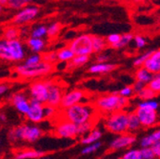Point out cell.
Instances as JSON below:
<instances>
[{
    "label": "cell",
    "instance_id": "52a82bcc",
    "mask_svg": "<svg viewBox=\"0 0 160 159\" xmlns=\"http://www.w3.org/2000/svg\"><path fill=\"white\" fill-rule=\"evenodd\" d=\"M51 81H34L30 86V95L33 100H36L42 104H47L49 87Z\"/></svg>",
    "mask_w": 160,
    "mask_h": 159
},
{
    "label": "cell",
    "instance_id": "f35d334b",
    "mask_svg": "<svg viewBox=\"0 0 160 159\" xmlns=\"http://www.w3.org/2000/svg\"><path fill=\"white\" fill-rule=\"evenodd\" d=\"M123 159H142V154H141V151L138 149H132L127 151L123 156Z\"/></svg>",
    "mask_w": 160,
    "mask_h": 159
},
{
    "label": "cell",
    "instance_id": "7a4b0ae2",
    "mask_svg": "<svg viewBox=\"0 0 160 159\" xmlns=\"http://www.w3.org/2000/svg\"><path fill=\"white\" fill-rule=\"evenodd\" d=\"M129 104V99L122 97L118 92L99 96L94 101V108L104 113H112L119 111H124Z\"/></svg>",
    "mask_w": 160,
    "mask_h": 159
},
{
    "label": "cell",
    "instance_id": "484cf974",
    "mask_svg": "<svg viewBox=\"0 0 160 159\" xmlns=\"http://www.w3.org/2000/svg\"><path fill=\"white\" fill-rule=\"evenodd\" d=\"M92 40L93 52L100 53L102 51L105 50L106 45H107V41L105 38L101 36H97V35H92Z\"/></svg>",
    "mask_w": 160,
    "mask_h": 159
},
{
    "label": "cell",
    "instance_id": "6da1fadb",
    "mask_svg": "<svg viewBox=\"0 0 160 159\" xmlns=\"http://www.w3.org/2000/svg\"><path fill=\"white\" fill-rule=\"evenodd\" d=\"M62 112V115L64 117L63 119L77 126H80L88 122H92L93 120L96 109L91 104L79 103Z\"/></svg>",
    "mask_w": 160,
    "mask_h": 159
},
{
    "label": "cell",
    "instance_id": "9c48e42d",
    "mask_svg": "<svg viewBox=\"0 0 160 159\" xmlns=\"http://www.w3.org/2000/svg\"><path fill=\"white\" fill-rule=\"evenodd\" d=\"M84 98H85V92L80 89H74L70 92H67L63 95L61 105H60L59 109H61L62 111L67 110L74 105L81 103V101Z\"/></svg>",
    "mask_w": 160,
    "mask_h": 159
},
{
    "label": "cell",
    "instance_id": "8fae6325",
    "mask_svg": "<svg viewBox=\"0 0 160 159\" xmlns=\"http://www.w3.org/2000/svg\"><path fill=\"white\" fill-rule=\"evenodd\" d=\"M136 142V136L133 133L126 132L113 138L110 143V148L113 151L130 148Z\"/></svg>",
    "mask_w": 160,
    "mask_h": 159
},
{
    "label": "cell",
    "instance_id": "7402d4cb",
    "mask_svg": "<svg viewBox=\"0 0 160 159\" xmlns=\"http://www.w3.org/2000/svg\"><path fill=\"white\" fill-rule=\"evenodd\" d=\"M102 137V132L99 129H93L90 133L81 138V143L83 145H92L96 142H99L100 138Z\"/></svg>",
    "mask_w": 160,
    "mask_h": 159
},
{
    "label": "cell",
    "instance_id": "603a6c76",
    "mask_svg": "<svg viewBox=\"0 0 160 159\" xmlns=\"http://www.w3.org/2000/svg\"><path fill=\"white\" fill-rule=\"evenodd\" d=\"M134 74H135L136 81L141 82V83H143L145 85H148L152 81V79L153 78V74L152 72H150L144 67L137 69Z\"/></svg>",
    "mask_w": 160,
    "mask_h": 159
},
{
    "label": "cell",
    "instance_id": "83f0119b",
    "mask_svg": "<svg viewBox=\"0 0 160 159\" xmlns=\"http://www.w3.org/2000/svg\"><path fill=\"white\" fill-rule=\"evenodd\" d=\"M20 31L19 29L12 25L10 27H7L4 31V40L6 41H12V40H15V39H18Z\"/></svg>",
    "mask_w": 160,
    "mask_h": 159
},
{
    "label": "cell",
    "instance_id": "ffe728a7",
    "mask_svg": "<svg viewBox=\"0 0 160 159\" xmlns=\"http://www.w3.org/2000/svg\"><path fill=\"white\" fill-rule=\"evenodd\" d=\"M27 46L34 53H40V52H41L45 49L46 42H45L44 39L30 37L28 40H27Z\"/></svg>",
    "mask_w": 160,
    "mask_h": 159
},
{
    "label": "cell",
    "instance_id": "db71d44e",
    "mask_svg": "<svg viewBox=\"0 0 160 159\" xmlns=\"http://www.w3.org/2000/svg\"><path fill=\"white\" fill-rule=\"evenodd\" d=\"M8 1H9V0H0V5H1V6H7L8 5Z\"/></svg>",
    "mask_w": 160,
    "mask_h": 159
},
{
    "label": "cell",
    "instance_id": "30bf717a",
    "mask_svg": "<svg viewBox=\"0 0 160 159\" xmlns=\"http://www.w3.org/2000/svg\"><path fill=\"white\" fill-rule=\"evenodd\" d=\"M55 134L62 138H74L78 134V126L62 119L55 127Z\"/></svg>",
    "mask_w": 160,
    "mask_h": 159
},
{
    "label": "cell",
    "instance_id": "5bb4252c",
    "mask_svg": "<svg viewBox=\"0 0 160 159\" xmlns=\"http://www.w3.org/2000/svg\"><path fill=\"white\" fill-rule=\"evenodd\" d=\"M139 119L140 123L143 127H152L157 122V112L156 111L137 108L134 112Z\"/></svg>",
    "mask_w": 160,
    "mask_h": 159
},
{
    "label": "cell",
    "instance_id": "9f6ffc18",
    "mask_svg": "<svg viewBox=\"0 0 160 159\" xmlns=\"http://www.w3.org/2000/svg\"><path fill=\"white\" fill-rule=\"evenodd\" d=\"M2 145H3V140H2V138L0 137V148L2 147Z\"/></svg>",
    "mask_w": 160,
    "mask_h": 159
},
{
    "label": "cell",
    "instance_id": "4fadbf2b",
    "mask_svg": "<svg viewBox=\"0 0 160 159\" xmlns=\"http://www.w3.org/2000/svg\"><path fill=\"white\" fill-rule=\"evenodd\" d=\"M10 101L21 114H24V115L28 114L30 108H31V104H30V100L28 99L27 95L24 92H19L13 93L10 97Z\"/></svg>",
    "mask_w": 160,
    "mask_h": 159
},
{
    "label": "cell",
    "instance_id": "44dd1931",
    "mask_svg": "<svg viewBox=\"0 0 160 159\" xmlns=\"http://www.w3.org/2000/svg\"><path fill=\"white\" fill-rule=\"evenodd\" d=\"M45 155V152L38 150H25L14 155V159H38Z\"/></svg>",
    "mask_w": 160,
    "mask_h": 159
},
{
    "label": "cell",
    "instance_id": "9a60e30c",
    "mask_svg": "<svg viewBox=\"0 0 160 159\" xmlns=\"http://www.w3.org/2000/svg\"><path fill=\"white\" fill-rule=\"evenodd\" d=\"M63 95H64V92L61 87L53 82H50L47 105H50L55 108H60Z\"/></svg>",
    "mask_w": 160,
    "mask_h": 159
},
{
    "label": "cell",
    "instance_id": "d590c367",
    "mask_svg": "<svg viewBox=\"0 0 160 159\" xmlns=\"http://www.w3.org/2000/svg\"><path fill=\"white\" fill-rule=\"evenodd\" d=\"M156 94L147 86L145 89H143L140 92L137 93V96L141 99L142 101H147V100H152L153 97L155 96Z\"/></svg>",
    "mask_w": 160,
    "mask_h": 159
},
{
    "label": "cell",
    "instance_id": "7bdbcfd3",
    "mask_svg": "<svg viewBox=\"0 0 160 159\" xmlns=\"http://www.w3.org/2000/svg\"><path fill=\"white\" fill-rule=\"evenodd\" d=\"M102 143L101 142H96L94 144H92V145H88L87 147H85L82 151V154H91V153H93L95 152L96 151H98L101 147Z\"/></svg>",
    "mask_w": 160,
    "mask_h": 159
},
{
    "label": "cell",
    "instance_id": "836d02e7",
    "mask_svg": "<svg viewBox=\"0 0 160 159\" xmlns=\"http://www.w3.org/2000/svg\"><path fill=\"white\" fill-rule=\"evenodd\" d=\"M133 37H134V35H132L130 32L122 34L121 40H120V42L117 45H115L113 48L114 49H123V48H125L126 46H128L133 40Z\"/></svg>",
    "mask_w": 160,
    "mask_h": 159
},
{
    "label": "cell",
    "instance_id": "ab89813d",
    "mask_svg": "<svg viewBox=\"0 0 160 159\" xmlns=\"http://www.w3.org/2000/svg\"><path fill=\"white\" fill-rule=\"evenodd\" d=\"M93 130V123L92 122H88L85 124H82L78 126V134L79 135H87Z\"/></svg>",
    "mask_w": 160,
    "mask_h": 159
},
{
    "label": "cell",
    "instance_id": "7dc6e473",
    "mask_svg": "<svg viewBox=\"0 0 160 159\" xmlns=\"http://www.w3.org/2000/svg\"><path fill=\"white\" fill-rule=\"evenodd\" d=\"M142 159H155V154L152 148H142L141 150Z\"/></svg>",
    "mask_w": 160,
    "mask_h": 159
},
{
    "label": "cell",
    "instance_id": "f907efd6",
    "mask_svg": "<svg viewBox=\"0 0 160 159\" xmlns=\"http://www.w3.org/2000/svg\"><path fill=\"white\" fill-rule=\"evenodd\" d=\"M154 154H155V157L156 158H160V141L156 142L152 147Z\"/></svg>",
    "mask_w": 160,
    "mask_h": 159
},
{
    "label": "cell",
    "instance_id": "8992f818",
    "mask_svg": "<svg viewBox=\"0 0 160 159\" xmlns=\"http://www.w3.org/2000/svg\"><path fill=\"white\" fill-rule=\"evenodd\" d=\"M70 49L75 55H86L90 56L93 52L92 35L80 34L73 38L69 44Z\"/></svg>",
    "mask_w": 160,
    "mask_h": 159
},
{
    "label": "cell",
    "instance_id": "1f68e13d",
    "mask_svg": "<svg viewBox=\"0 0 160 159\" xmlns=\"http://www.w3.org/2000/svg\"><path fill=\"white\" fill-rule=\"evenodd\" d=\"M29 4H30V1H28V0H9L7 6L11 9L21 11L22 9L29 6Z\"/></svg>",
    "mask_w": 160,
    "mask_h": 159
},
{
    "label": "cell",
    "instance_id": "f5cc1de1",
    "mask_svg": "<svg viewBox=\"0 0 160 159\" xmlns=\"http://www.w3.org/2000/svg\"><path fill=\"white\" fill-rule=\"evenodd\" d=\"M0 121L1 122H6L7 121V114L4 112H0Z\"/></svg>",
    "mask_w": 160,
    "mask_h": 159
},
{
    "label": "cell",
    "instance_id": "74e56055",
    "mask_svg": "<svg viewBox=\"0 0 160 159\" xmlns=\"http://www.w3.org/2000/svg\"><path fill=\"white\" fill-rule=\"evenodd\" d=\"M159 107V103L152 99V100H147V101H141L138 104L137 108H141V109H148V110H152L156 111Z\"/></svg>",
    "mask_w": 160,
    "mask_h": 159
},
{
    "label": "cell",
    "instance_id": "60d3db41",
    "mask_svg": "<svg viewBox=\"0 0 160 159\" xmlns=\"http://www.w3.org/2000/svg\"><path fill=\"white\" fill-rule=\"evenodd\" d=\"M121 36L122 34H119V33H112L110 35H108L106 41H107V44H109L110 46H112V48L117 45L120 40H121Z\"/></svg>",
    "mask_w": 160,
    "mask_h": 159
},
{
    "label": "cell",
    "instance_id": "3957f363",
    "mask_svg": "<svg viewBox=\"0 0 160 159\" xmlns=\"http://www.w3.org/2000/svg\"><path fill=\"white\" fill-rule=\"evenodd\" d=\"M42 130L36 125L23 124L18 127L12 128L8 132V140L12 143L19 140H25L28 142H34L42 136Z\"/></svg>",
    "mask_w": 160,
    "mask_h": 159
},
{
    "label": "cell",
    "instance_id": "6f0895ef",
    "mask_svg": "<svg viewBox=\"0 0 160 159\" xmlns=\"http://www.w3.org/2000/svg\"><path fill=\"white\" fill-rule=\"evenodd\" d=\"M3 11V6H1V5H0V12H1Z\"/></svg>",
    "mask_w": 160,
    "mask_h": 159
},
{
    "label": "cell",
    "instance_id": "f546056e",
    "mask_svg": "<svg viewBox=\"0 0 160 159\" xmlns=\"http://www.w3.org/2000/svg\"><path fill=\"white\" fill-rule=\"evenodd\" d=\"M48 33V27L45 25H39L32 30L31 32V37L32 38H39L43 39L44 36H46Z\"/></svg>",
    "mask_w": 160,
    "mask_h": 159
},
{
    "label": "cell",
    "instance_id": "11a10c76",
    "mask_svg": "<svg viewBox=\"0 0 160 159\" xmlns=\"http://www.w3.org/2000/svg\"><path fill=\"white\" fill-rule=\"evenodd\" d=\"M38 159H51V157H50V156H46V155H44V156L40 157V158H38Z\"/></svg>",
    "mask_w": 160,
    "mask_h": 159
},
{
    "label": "cell",
    "instance_id": "f1b7e54d",
    "mask_svg": "<svg viewBox=\"0 0 160 159\" xmlns=\"http://www.w3.org/2000/svg\"><path fill=\"white\" fill-rule=\"evenodd\" d=\"M43 61V56L40 53H32L31 55H29L24 61V65L25 66H35L38 65L39 63H41Z\"/></svg>",
    "mask_w": 160,
    "mask_h": 159
},
{
    "label": "cell",
    "instance_id": "277c9868",
    "mask_svg": "<svg viewBox=\"0 0 160 159\" xmlns=\"http://www.w3.org/2000/svg\"><path fill=\"white\" fill-rule=\"evenodd\" d=\"M129 113L125 111H119L109 114L105 120L106 129L114 134H123L128 132Z\"/></svg>",
    "mask_w": 160,
    "mask_h": 159
},
{
    "label": "cell",
    "instance_id": "c3c4849f",
    "mask_svg": "<svg viewBox=\"0 0 160 159\" xmlns=\"http://www.w3.org/2000/svg\"><path fill=\"white\" fill-rule=\"evenodd\" d=\"M109 59H110V55L106 52H100V53H98V55L96 57L97 63H107Z\"/></svg>",
    "mask_w": 160,
    "mask_h": 159
},
{
    "label": "cell",
    "instance_id": "7c38bea8",
    "mask_svg": "<svg viewBox=\"0 0 160 159\" xmlns=\"http://www.w3.org/2000/svg\"><path fill=\"white\" fill-rule=\"evenodd\" d=\"M30 104L31 108L26 115L27 119L32 123H40L44 120L45 114H44V105L36 100L30 98Z\"/></svg>",
    "mask_w": 160,
    "mask_h": 159
},
{
    "label": "cell",
    "instance_id": "f6af8a7d",
    "mask_svg": "<svg viewBox=\"0 0 160 159\" xmlns=\"http://www.w3.org/2000/svg\"><path fill=\"white\" fill-rule=\"evenodd\" d=\"M57 60H58V58H57V52H50L43 55V61L48 62L52 65Z\"/></svg>",
    "mask_w": 160,
    "mask_h": 159
},
{
    "label": "cell",
    "instance_id": "cb8c5ba5",
    "mask_svg": "<svg viewBox=\"0 0 160 159\" xmlns=\"http://www.w3.org/2000/svg\"><path fill=\"white\" fill-rule=\"evenodd\" d=\"M56 52H57L58 61H60V62H71L75 56L74 52L70 49L69 46L60 49Z\"/></svg>",
    "mask_w": 160,
    "mask_h": 159
},
{
    "label": "cell",
    "instance_id": "b9f144b4",
    "mask_svg": "<svg viewBox=\"0 0 160 159\" xmlns=\"http://www.w3.org/2000/svg\"><path fill=\"white\" fill-rule=\"evenodd\" d=\"M58 113V108L50 106V105H45L44 106V114H45V118L51 119L53 118L56 114Z\"/></svg>",
    "mask_w": 160,
    "mask_h": 159
},
{
    "label": "cell",
    "instance_id": "2e32d148",
    "mask_svg": "<svg viewBox=\"0 0 160 159\" xmlns=\"http://www.w3.org/2000/svg\"><path fill=\"white\" fill-rule=\"evenodd\" d=\"M8 44L11 50L12 61L18 62V61L24 60L26 52H25V48H24V44L22 43V41L19 40V39H15V40L8 41Z\"/></svg>",
    "mask_w": 160,
    "mask_h": 159
},
{
    "label": "cell",
    "instance_id": "d6986e66",
    "mask_svg": "<svg viewBox=\"0 0 160 159\" xmlns=\"http://www.w3.org/2000/svg\"><path fill=\"white\" fill-rule=\"evenodd\" d=\"M158 141H160V129L142 137L140 140V145L142 148H152Z\"/></svg>",
    "mask_w": 160,
    "mask_h": 159
},
{
    "label": "cell",
    "instance_id": "4316f807",
    "mask_svg": "<svg viewBox=\"0 0 160 159\" xmlns=\"http://www.w3.org/2000/svg\"><path fill=\"white\" fill-rule=\"evenodd\" d=\"M0 59L5 61H12V57L11 53V50L6 40H0Z\"/></svg>",
    "mask_w": 160,
    "mask_h": 159
},
{
    "label": "cell",
    "instance_id": "5b68a950",
    "mask_svg": "<svg viewBox=\"0 0 160 159\" xmlns=\"http://www.w3.org/2000/svg\"><path fill=\"white\" fill-rule=\"evenodd\" d=\"M53 70V66L48 62L42 61L38 65L35 66H25L24 64L18 65L15 68V72L18 75L22 76L24 78H35L44 76L52 72Z\"/></svg>",
    "mask_w": 160,
    "mask_h": 159
},
{
    "label": "cell",
    "instance_id": "ac0fdd59",
    "mask_svg": "<svg viewBox=\"0 0 160 159\" xmlns=\"http://www.w3.org/2000/svg\"><path fill=\"white\" fill-rule=\"evenodd\" d=\"M117 68V65L112 63H95L89 68V72L93 74L111 72Z\"/></svg>",
    "mask_w": 160,
    "mask_h": 159
},
{
    "label": "cell",
    "instance_id": "681fc988",
    "mask_svg": "<svg viewBox=\"0 0 160 159\" xmlns=\"http://www.w3.org/2000/svg\"><path fill=\"white\" fill-rule=\"evenodd\" d=\"M147 87V85H145V84H143V83H141V82H138V81H136L134 84H133V86H132V88H133V91H134V92L137 94L138 92H141L143 89H145Z\"/></svg>",
    "mask_w": 160,
    "mask_h": 159
},
{
    "label": "cell",
    "instance_id": "816d5d0a",
    "mask_svg": "<svg viewBox=\"0 0 160 159\" xmlns=\"http://www.w3.org/2000/svg\"><path fill=\"white\" fill-rule=\"evenodd\" d=\"M8 90H9V86H7L5 84H0V96L4 94Z\"/></svg>",
    "mask_w": 160,
    "mask_h": 159
},
{
    "label": "cell",
    "instance_id": "4dcf8cb0",
    "mask_svg": "<svg viewBox=\"0 0 160 159\" xmlns=\"http://www.w3.org/2000/svg\"><path fill=\"white\" fill-rule=\"evenodd\" d=\"M153 51H148L145 53H142L141 55L137 56L134 60H133V66L136 67L137 69L144 67V64L146 63V61L149 59V57L151 56V54L152 53Z\"/></svg>",
    "mask_w": 160,
    "mask_h": 159
},
{
    "label": "cell",
    "instance_id": "bcb514c9",
    "mask_svg": "<svg viewBox=\"0 0 160 159\" xmlns=\"http://www.w3.org/2000/svg\"><path fill=\"white\" fill-rule=\"evenodd\" d=\"M134 93V91H133V88L131 87V86H126L124 88H122L121 90H120L118 92V94L120 96H122V97H125V98H128L131 97L132 94Z\"/></svg>",
    "mask_w": 160,
    "mask_h": 159
},
{
    "label": "cell",
    "instance_id": "d4e9b609",
    "mask_svg": "<svg viewBox=\"0 0 160 159\" xmlns=\"http://www.w3.org/2000/svg\"><path fill=\"white\" fill-rule=\"evenodd\" d=\"M140 127H142V125L140 123L136 113L134 112H130L129 118H128V132L133 133L134 132L138 131Z\"/></svg>",
    "mask_w": 160,
    "mask_h": 159
},
{
    "label": "cell",
    "instance_id": "d6a6232c",
    "mask_svg": "<svg viewBox=\"0 0 160 159\" xmlns=\"http://www.w3.org/2000/svg\"><path fill=\"white\" fill-rule=\"evenodd\" d=\"M90 60V56L86 55H75L74 58L70 62L71 67H81L87 64Z\"/></svg>",
    "mask_w": 160,
    "mask_h": 159
},
{
    "label": "cell",
    "instance_id": "ba28073f",
    "mask_svg": "<svg viewBox=\"0 0 160 159\" xmlns=\"http://www.w3.org/2000/svg\"><path fill=\"white\" fill-rule=\"evenodd\" d=\"M39 13V9L38 7L34 5L27 6L26 8L19 11L13 17H12V25L14 26H21L25 25L31 21L38 15Z\"/></svg>",
    "mask_w": 160,
    "mask_h": 159
},
{
    "label": "cell",
    "instance_id": "ee69618b",
    "mask_svg": "<svg viewBox=\"0 0 160 159\" xmlns=\"http://www.w3.org/2000/svg\"><path fill=\"white\" fill-rule=\"evenodd\" d=\"M133 41H134V45H135V47L137 49H142L147 44L146 38L144 36H142V35H134Z\"/></svg>",
    "mask_w": 160,
    "mask_h": 159
},
{
    "label": "cell",
    "instance_id": "8d00e7d4",
    "mask_svg": "<svg viewBox=\"0 0 160 159\" xmlns=\"http://www.w3.org/2000/svg\"><path fill=\"white\" fill-rule=\"evenodd\" d=\"M61 28H62L61 23H59V22H53V23H52L50 26H48V33H47V36H49L51 38L55 37L60 32V31H61Z\"/></svg>",
    "mask_w": 160,
    "mask_h": 159
},
{
    "label": "cell",
    "instance_id": "e0dca14e",
    "mask_svg": "<svg viewBox=\"0 0 160 159\" xmlns=\"http://www.w3.org/2000/svg\"><path fill=\"white\" fill-rule=\"evenodd\" d=\"M144 68L153 75L160 72V50L152 52L149 59L144 64Z\"/></svg>",
    "mask_w": 160,
    "mask_h": 159
},
{
    "label": "cell",
    "instance_id": "680465c9",
    "mask_svg": "<svg viewBox=\"0 0 160 159\" xmlns=\"http://www.w3.org/2000/svg\"><path fill=\"white\" fill-rule=\"evenodd\" d=\"M121 159H123V158H121Z\"/></svg>",
    "mask_w": 160,
    "mask_h": 159
},
{
    "label": "cell",
    "instance_id": "e575fe53",
    "mask_svg": "<svg viewBox=\"0 0 160 159\" xmlns=\"http://www.w3.org/2000/svg\"><path fill=\"white\" fill-rule=\"evenodd\" d=\"M155 94L160 93V72L153 75L152 81L147 85Z\"/></svg>",
    "mask_w": 160,
    "mask_h": 159
}]
</instances>
